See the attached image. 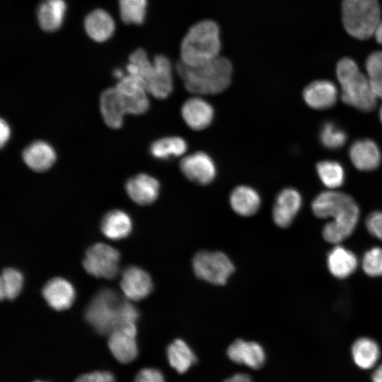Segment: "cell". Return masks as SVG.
I'll use <instances>...</instances> for the list:
<instances>
[{
    "mask_svg": "<svg viewBox=\"0 0 382 382\" xmlns=\"http://www.w3.org/2000/svg\"><path fill=\"white\" fill-rule=\"evenodd\" d=\"M314 215L320 219L332 218L322 231L325 241L339 244L354 231L359 219V207L348 194L328 190L319 193L311 204Z\"/></svg>",
    "mask_w": 382,
    "mask_h": 382,
    "instance_id": "obj_1",
    "label": "cell"
},
{
    "mask_svg": "<svg viewBox=\"0 0 382 382\" xmlns=\"http://www.w3.org/2000/svg\"><path fill=\"white\" fill-rule=\"evenodd\" d=\"M137 308L115 291L100 289L86 308L85 317L100 335H109L125 324L136 323L139 318Z\"/></svg>",
    "mask_w": 382,
    "mask_h": 382,
    "instance_id": "obj_2",
    "label": "cell"
},
{
    "mask_svg": "<svg viewBox=\"0 0 382 382\" xmlns=\"http://www.w3.org/2000/svg\"><path fill=\"white\" fill-rule=\"evenodd\" d=\"M176 70L187 91L198 95L223 92L229 86L233 73L231 62L221 56L196 66H187L180 61Z\"/></svg>",
    "mask_w": 382,
    "mask_h": 382,
    "instance_id": "obj_3",
    "label": "cell"
},
{
    "mask_svg": "<svg viewBox=\"0 0 382 382\" xmlns=\"http://www.w3.org/2000/svg\"><path fill=\"white\" fill-rule=\"evenodd\" d=\"M221 50L219 28L213 21L204 20L193 25L180 45V62L196 66L218 57Z\"/></svg>",
    "mask_w": 382,
    "mask_h": 382,
    "instance_id": "obj_4",
    "label": "cell"
},
{
    "mask_svg": "<svg viewBox=\"0 0 382 382\" xmlns=\"http://www.w3.org/2000/svg\"><path fill=\"white\" fill-rule=\"evenodd\" d=\"M336 76L343 103L363 112H370L376 108L378 98L367 76L361 72L352 59L343 57L338 61Z\"/></svg>",
    "mask_w": 382,
    "mask_h": 382,
    "instance_id": "obj_5",
    "label": "cell"
},
{
    "mask_svg": "<svg viewBox=\"0 0 382 382\" xmlns=\"http://www.w3.org/2000/svg\"><path fill=\"white\" fill-rule=\"evenodd\" d=\"M381 19L378 0H342V24L354 38L366 40L374 36Z\"/></svg>",
    "mask_w": 382,
    "mask_h": 382,
    "instance_id": "obj_6",
    "label": "cell"
},
{
    "mask_svg": "<svg viewBox=\"0 0 382 382\" xmlns=\"http://www.w3.org/2000/svg\"><path fill=\"white\" fill-rule=\"evenodd\" d=\"M195 274L215 285H224L235 270L231 259L221 251H199L192 259Z\"/></svg>",
    "mask_w": 382,
    "mask_h": 382,
    "instance_id": "obj_7",
    "label": "cell"
},
{
    "mask_svg": "<svg viewBox=\"0 0 382 382\" xmlns=\"http://www.w3.org/2000/svg\"><path fill=\"white\" fill-rule=\"evenodd\" d=\"M120 253L112 247L98 243L86 252L83 265L86 271L96 277L114 279L119 270Z\"/></svg>",
    "mask_w": 382,
    "mask_h": 382,
    "instance_id": "obj_8",
    "label": "cell"
},
{
    "mask_svg": "<svg viewBox=\"0 0 382 382\" xmlns=\"http://www.w3.org/2000/svg\"><path fill=\"white\" fill-rule=\"evenodd\" d=\"M180 168L189 180L201 185L211 183L216 175L214 160L203 151H197L185 156L180 161Z\"/></svg>",
    "mask_w": 382,
    "mask_h": 382,
    "instance_id": "obj_9",
    "label": "cell"
},
{
    "mask_svg": "<svg viewBox=\"0 0 382 382\" xmlns=\"http://www.w3.org/2000/svg\"><path fill=\"white\" fill-rule=\"evenodd\" d=\"M136 323L122 325L109 335L108 347L115 359L121 363H129L137 356Z\"/></svg>",
    "mask_w": 382,
    "mask_h": 382,
    "instance_id": "obj_10",
    "label": "cell"
},
{
    "mask_svg": "<svg viewBox=\"0 0 382 382\" xmlns=\"http://www.w3.org/2000/svg\"><path fill=\"white\" fill-rule=\"evenodd\" d=\"M147 92L158 99H165L173 88L172 66L164 55H157L153 62V69L146 80Z\"/></svg>",
    "mask_w": 382,
    "mask_h": 382,
    "instance_id": "obj_11",
    "label": "cell"
},
{
    "mask_svg": "<svg viewBox=\"0 0 382 382\" xmlns=\"http://www.w3.org/2000/svg\"><path fill=\"white\" fill-rule=\"evenodd\" d=\"M302 204V197L294 188L288 187L279 192L272 209L274 224L281 228L289 226L298 214Z\"/></svg>",
    "mask_w": 382,
    "mask_h": 382,
    "instance_id": "obj_12",
    "label": "cell"
},
{
    "mask_svg": "<svg viewBox=\"0 0 382 382\" xmlns=\"http://www.w3.org/2000/svg\"><path fill=\"white\" fill-rule=\"evenodd\" d=\"M120 286L127 299L139 301L151 292L153 282L146 271L136 266H130L122 274Z\"/></svg>",
    "mask_w": 382,
    "mask_h": 382,
    "instance_id": "obj_13",
    "label": "cell"
},
{
    "mask_svg": "<svg viewBox=\"0 0 382 382\" xmlns=\"http://www.w3.org/2000/svg\"><path fill=\"white\" fill-rule=\"evenodd\" d=\"M181 115L190 129L200 131L211 125L214 120V110L206 100L200 97H192L183 103Z\"/></svg>",
    "mask_w": 382,
    "mask_h": 382,
    "instance_id": "obj_14",
    "label": "cell"
},
{
    "mask_svg": "<svg viewBox=\"0 0 382 382\" xmlns=\"http://www.w3.org/2000/svg\"><path fill=\"white\" fill-rule=\"evenodd\" d=\"M349 155L355 168L361 171L376 169L381 161V154L378 145L368 138L354 141L350 146Z\"/></svg>",
    "mask_w": 382,
    "mask_h": 382,
    "instance_id": "obj_15",
    "label": "cell"
},
{
    "mask_svg": "<svg viewBox=\"0 0 382 382\" xmlns=\"http://www.w3.org/2000/svg\"><path fill=\"white\" fill-rule=\"evenodd\" d=\"M338 91L336 86L328 80H316L307 85L303 91L306 103L316 110L331 108L337 102Z\"/></svg>",
    "mask_w": 382,
    "mask_h": 382,
    "instance_id": "obj_16",
    "label": "cell"
},
{
    "mask_svg": "<svg viewBox=\"0 0 382 382\" xmlns=\"http://www.w3.org/2000/svg\"><path fill=\"white\" fill-rule=\"evenodd\" d=\"M227 355L232 361L253 369H260L265 361L264 349L253 341L236 340L228 347Z\"/></svg>",
    "mask_w": 382,
    "mask_h": 382,
    "instance_id": "obj_17",
    "label": "cell"
},
{
    "mask_svg": "<svg viewBox=\"0 0 382 382\" xmlns=\"http://www.w3.org/2000/svg\"><path fill=\"white\" fill-rule=\"evenodd\" d=\"M125 189L134 202L140 205H148L158 198L160 184L155 178L141 173L129 179Z\"/></svg>",
    "mask_w": 382,
    "mask_h": 382,
    "instance_id": "obj_18",
    "label": "cell"
},
{
    "mask_svg": "<svg viewBox=\"0 0 382 382\" xmlns=\"http://www.w3.org/2000/svg\"><path fill=\"white\" fill-rule=\"evenodd\" d=\"M42 295L50 307L56 311H62L72 305L75 291L68 281L61 277H55L45 284L42 289Z\"/></svg>",
    "mask_w": 382,
    "mask_h": 382,
    "instance_id": "obj_19",
    "label": "cell"
},
{
    "mask_svg": "<svg viewBox=\"0 0 382 382\" xmlns=\"http://www.w3.org/2000/svg\"><path fill=\"white\" fill-rule=\"evenodd\" d=\"M100 105L106 125L111 128H120L127 111L123 97L116 88H108L102 93Z\"/></svg>",
    "mask_w": 382,
    "mask_h": 382,
    "instance_id": "obj_20",
    "label": "cell"
},
{
    "mask_svg": "<svg viewBox=\"0 0 382 382\" xmlns=\"http://www.w3.org/2000/svg\"><path fill=\"white\" fill-rule=\"evenodd\" d=\"M327 265L333 277L345 279L354 272L358 260L352 251L337 244L328 254Z\"/></svg>",
    "mask_w": 382,
    "mask_h": 382,
    "instance_id": "obj_21",
    "label": "cell"
},
{
    "mask_svg": "<svg viewBox=\"0 0 382 382\" xmlns=\"http://www.w3.org/2000/svg\"><path fill=\"white\" fill-rule=\"evenodd\" d=\"M229 203L237 214L242 216H250L260 209L261 198L254 188L248 185H239L231 192Z\"/></svg>",
    "mask_w": 382,
    "mask_h": 382,
    "instance_id": "obj_22",
    "label": "cell"
},
{
    "mask_svg": "<svg viewBox=\"0 0 382 382\" xmlns=\"http://www.w3.org/2000/svg\"><path fill=\"white\" fill-rule=\"evenodd\" d=\"M23 158L32 170L41 172L49 169L54 164L56 154L49 144L37 141L24 149Z\"/></svg>",
    "mask_w": 382,
    "mask_h": 382,
    "instance_id": "obj_23",
    "label": "cell"
},
{
    "mask_svg": "<svg viewBox=\"0 0 382 382\" xmlns=\"http://www.w3.org/2000/svg\"><path fill=\"white\" fill-rule=\"evenodd\" d=\"M84 27L86 33L91 39L101 42L112 35L115 23L108 12L102 9H96L86 16Z\"/></svg>",
    "mask_w": 382,
    "mask_h": 382,
    "instance_id": "obj_24",
    "label": "cell"
},
{
    "mask_svg": "<svg viewBox=\"0 0 382 382\" xmlns=\"http://www.w3.org/2000/svg\"><path fill=\"white\" fill-rule=\"evenodd\" d=\"M66 11L64 0H44L37 8V19L41 28L47 32L59 29Z\"/></svg>",
    "mask_w": 382,
    "mask_h": 382,
    "instance_id": "obj_25",
    "label": "cell"
},
{
    "mask_svg": "<svg viewBox=\"0 0 382 382\" xmlns=\"http://www.w3.org/2000/svg\"><path fill=\"white\" fill-rule=\"evenodd\" d=\"M129 216L121 210H112L107 213L101 221V231L108 238L119 240L127 237L132 231Z\"/></svg>",
    "mask_w": 382,
    "mask_h": 382,
    "instance_id": "obj_26",
    "label": "cell"
},
{
    "mask_svg": "<svg viewBox=\"0 0 382 382\" xmlns=\"http://www.w3.org/2000/svg\"><path fill=\"white\" fill-rule=\"evenodd\" d=\"M352 357L354 364L362 369L374 366L380 357V348L376 342L362 337L357 339L352 346Z\"/></svg>",
    "mask_w": 382,
    "mask_h": 382,
    "instance_id": "obj_27",
    "label": "cell"
},
{
    "mask_svg": "<svg viewBox=\"0 0 382 382\" xmlns=\"http://www.w3.org/2000/svg\"><path fill=\"white\" fill-rule=\"evenodd\" d=\"M166 354L169 364L180 374L186 372L197 361L193 351L182 339L171 342Z\"/></svg>",
    "mask_w": 382,
    "mask_h": 382,
    "instance_id": "obj_28",
    "label": "cell"
},
{
    "mask_svg": "<svg viewBox=\"0 0 382 382\" xmlns=\"http://www.w3.org/2000/svg\"><path fill=\"white\" fill-rule=\"evenodd\" d=\"M187 150L186 141L180 137H168L158 139L152 143L150 153L153 157L166 160L179 157Z\"/></svg>",
    "mask_w": 382,
    "mask_h": 382,
    "instance_id": "obj_29",
    "label": "cell"
},
{
    "mask_svg": "<svg viewBox=\"0 0 382 382\" xmlns=\"http://www.w3.org/2000/svg\"><path fill=\"white\" fill-rule=\"evenodd\" d=\"M316 171L323 184L328 188L340 187L345 182V170L342 166L331 160H324L316 164Z\"/></svg>",
    "mask_w": 382,
    "mask_h": 382,
    "instance_id": "obj_30",
    "label": "cell"
},
{
    "mask_svg": "<svg viewBox=\"0 0 382 382\" xmlns=\"http://www.w3.org/2000/svg\"><path fill=\"white\" fill-rule=\"evenodd\" d=\"M23 282L22 274L13 268L3 270L0 279L1 299L12 300L21 292Z\"/></svg>",
    "mask_w": 382,
    "mask_h": 382,
    "instance_id": "obj_31",
    "label": "cell"
},
{
    "mask_svg": "<svg viewBox=\"0 0 382 382\" xmlns=\"http://www.w3.org/2000/svg\"><path fill=\"white\" fill-rule=\"evenodd\" d=\"M366 76L377 98H382V51L371 53L365 62Z\"/></svg>",
    "mask_w": 382,
    "mask_h": 382,
    "instance_id": "obj_32",
    "label": "cell"
},
{
    "mask_svg": "<svg viewBox=\"0 0 382 382\" xmlns=\"http://www.w3.org/2000/svg\"><path fill=\"white\" fill-rule=\"evenodd\" d=\"M146 4V0H119L122 21L128 24H141L145 18Z\"/></svg>",
    "mask_w": 382,
    "mask_h": 382,
    "instance_id": "obj_33",
    "label": "cell"
},
{
    "mask_svg": "<svg viewBox=\"0 0 382 382\" xmlns=\"http://www.w3.org/2000/svg\"><path fill=\"white\" fill-rule=\"evenodd\" d=\"M319 137L323 146L332 150L343 146L347 138L346 132L332 122L323 125Z\"/></svg>",
    "mask_w": 382,
    "mask_h": 382,
    "instance_id": "obj_34",
    "label": "cell"
},
{
    "mask_svg": "<svg viewBox=\"0 0 382 382\" xmlns=\"http://www.w3.org/2000/svg\"><path fill=\"white\" fill-rule=\"evenodd\" d=\"M361 265L368 276H382V248L376 246L366 251L362 257Z\"/></svg>",
    "mask_w": 382,
    "mask_h": 382,
    "instance_id": "obj_35",
    "label": "cell"
},
{
    "mask_svg": "<svg viewBox=\"0 0 382 382\" xmlns=\"http://www.w3.org/2000/svg\"><path fill=\"white\" fill-rule=\"evenodd\" d=\"M145 89L129 94L122 95L127 113L139 115L144 113L149 108V101Z\"/></svg>",
    "mask_w": 382,
    "mask_h": 382,
    "instance_id": "obj_36",
    "label": "cell"
},
{
    "mask_svg": "<svg viewBox=\"0 0 382 382\" xmlns=\"http://www.w3.org/2000/svg\"><path fill=\"white\" fill-rule=\"evenodd\" d=\"M365 225L372 236L382 241V212L375 211L369 214L365 220Z\"/></svg>",
    "mask_w": 382,
    "mask_h": 382,
    "instance_id": "obj_37",
    "label": "cell"
},
{
    "mask_svg": "<svg viewBox=\"0 0 382 382\" xmlns=\"http://www.w3.org/2000/svg\"><path fill=\"white\" fill-rule=\"evenodd\" d=\"M135 382H165L162 373L153 368L141 370L135 378Z\"/></svg>",
    "mask_w": 382,
    "mask_h": 382,
    "instance_id": "obj_38",
    "label": "cell"
},
{
    "mask_svg": "<svg viewBox=\"0 0 382 382\" xmlns=\"http://www.w3.org/2000/svg\"><path fill=\"white\" fill-rule=\"evenodd\" d=\"M113 375L108 371H95L80 376L74 382H114Z\"/></svg>",
    "mask_w": 382,
    "mask_h": 382,
    "instance_id": "obj_39",
    "label": "cell"
},
{
    "mask_svg": "<svg viewBox=\"0 0 382 382\" xmlns=\"http://www.w3.org/2000/svg\"><path fill=\"white\" fill-rule=\"evenodd\" d=\"M0 127H1V147H3L4 145L8 141V139H9L11 132H10V127L8 125L3 119L1 120Z\"/></svg>",
    "mask_w": 382,
    "mask_h": 382,
    "instance_id": "obj_40",
    "label": "cell"
},
{
    "mask_svg": "<svg viewBox=\"0 0 382 382\" xmlns=\"http://www.w3.org/2000/svg\"><path fill=\"white\" fill-rule=\"evenodd\" d=\"M223 382H252V380L248 374L238 373L226 378Z\"/></svg>",
    "mask_w": 382,
    "mask_h": 382,
    "instance_id": "obj_41",
    "label": "cell"
},
{
    "mask_svg": "<svg viewBox=\"0 0 382 382\" xmlns=\"http://www.w3.org/2000/svg\"><path fill=\"white\" fill-rule=\"evenodd\" d=\"M371 380L373 382H382V364L373 372Z\"/></svg>",
    "mask_w": 382,
    "mask_h": 382,
    "instance_id": "obj_42",
    "label": "cell"
},
{
    "mask_svg": "<svg viewBox=\"0 0 382 382\" xmlns=\"http://www.w3.org/2000/svg\"><path fill=\"white\" fill-rule=\"evenodd\" d=\"M374 36L376 40V42L378 43V44H381L382 45V19L381 21V22L379 23V24L378 25L375 32H374Z\"/></svg>",
    "mask_w": 382,
    "mask_h": 382,
    "instance_id": "obj_43",
    "label": "cell"
},
{
    "mask_svg": "<svg viewBox=\"0 0 382 382\" xmlns=\"http://www.w3.org/2000/svg\"><path fill=\"white\" fill-rule=\"evenodd\" d=\"M114 74L116 77L120 79V78H122V73L120 70H116L115 72H114Z\"/></svg>",
    "mask_w": 382,
    "mask_h": 382,
    "instance_id": "obj_44",
    "label": "cell"
},
{
    "mask_svg": "<svg viewBox=\"0 0 382 382\" xmlns=\"http://www.w3.org/2000/svg\"><path fill=\"white\" fill-rule=\"evenodd\" d=\"M379 117H380L381 122L382 123V106L381 107V109L379 111Z\"/></svg>",
    "mask_w": 382,
    "mask_h": 382,
    "instance_id": "obj_45",
    "label": "cell"
},
{
    "mask_svg": "<svg viewBox=\"0 0 382 382\" xmlns=\"http://www.w3.org/2000/svg\"><path fill=\"white\" fill-rule=\"evenodd\" d=\"M35 382H42V381H35Z\"/></svg>",
    "mask_w": 382,
    "mask_h": 382,
    "instance_id": "obj_46",
    "label": "cell"
}]
</instances>
